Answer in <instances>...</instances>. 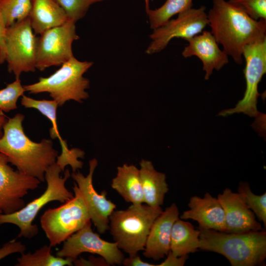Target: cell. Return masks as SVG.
Returning a JSON list of instances; mask_svg holds the SVG:
<instances>
[{"label": "cell", "mask_w": 266, "mask_h": 266, "mask_svg": "<svg viewBox=\"0 0 266 266\" xmlns=\"http://www.w3.org/2000/svg\"><path fill=\"white\" fill-rule=\"evenodd\" d=\"M212 2L207 13L211 33L227 55L240 65L244 47L266 37V20H255L225 0Z\"/></svg>", "instance_id": "cell-1"}, {"label": "cell", "mask_w": 266, "mask_h": 266, "mask_svg": "<svg viewBox=\"0 0 266 266\" xmlns=\"http://www.w3.org/2000/svg\"><path fill=\"white\" fill-rule=\"evenodd\" d=\"M24 116L18 113L3 125L0 153L19 172L43 182L45 172L56 163L58 152L54 149L51 140L44 139L39 143L31 140L24 132Z\"/></svg>", "instance_id": "cell-2"}, {"label": "cell", "mask_w": 266, "mask_h": 266, "mask_svg": "<svg viewBox=\"0 0 266 266\" xmlns=\"http://www.w3.org/2000/svg\"><path fill=\"white\" fill-rule=\"evenodd\" d=\"M200 231V249L219 253L232 266H255L266 258V232L230 233L210 229Z\"/></svg>", "instance_id": "cell-3"}, {"label": "cell", "mask_w": 266, "mask_h": 266, "mask_svg": "<svg viewBox=\"0 0 266 266\" xmlns=\"http://www.w3.org/2000/svg\"><path fill=\"white\" fill-rule=\"evenodd\" d=\"M162 211L161 206L142 204L114 210L109 216V228L120 249L129 256L143 250L151 227Z\"/></svg>", "instance_id": "cell-4"}, {"label": "cell", "mask_w": 266, "mask_h": 266, "mask_svg": "<svg viewBox=\"0 0 266 266\" xmlns=\"http://www.w3.org/2000/svg\"><path fill=\"white\" fill-rule=\"evenodd\" d=\"M93 65L92 62L73 57L49 76L41 77L38 82L23 86L30 94L48 93L59 106L69 100L82 102L89 97L86 90L90 87V80L83 74Z\"/></svg>", "instance_id": "cell-5"}, {"label": "cell", "mask_w": 266, "mask_h": 266, "mask_svg": "<svg viewBox=\"0 0 266 266\" xmlns=\"http://www.w3.org/2000/svg\"><path fill=\"white\" fill-rule=\"evenodd\" d=\"M61 171L56 163L50 166L44 174L47 188L44 193L17 211L9 214L0 213V225L10 223L17 226L20 229L18 237L30 239L36 236L38 228L37 225L33 224V222L39 211L51 201L64 203L74 196L66 187V182L70 177L69 170H66L64 177L60 176Z\"/></svg>", "instance_id": "cell-6"}, {"label": "cell", "mask_w": 266, "mask_h": 266, "mask_svg": "<svg viewBox=\"0 0 266 266\" xmlns=\"http://www.w3.org/2000/svg\"><path fill=\"white\" fill-rule=\"evenodd\" d=\"M74 185L72 199L58 207L47 209L40 217L41 227L51 247L64 242L91 221L83 196L76 183Z\"/></svg>", "instance_id": "cell-7"}, {"label": "cell", "mask_w": 266, "mask_h": 266, "mask_svg": "<svg viewBox=\"0 0 266 266\" xmlns=\"http://www.w3.org/2000/svg\"><path fill=\"white\" fill-rule=\"evenodd\" d=\"M242 56L246 65L244 74L246 87L243 98L233 108L222 110L218 115L227 116L234 113H243L251 117H261L257 109L258 87L266 72V37L246 45Z\"/></svg>", "instance_id": "cell-8"}, {"label": "cell", "mask_w": 266, "mask_h": 266, "mask_svg": "<svg viewBox=\"0 0 266 266\" xmlns=\"http://www.w3.org/2000/svg\"><path fill=\"white\" fill-rule=\"evenodd\" d=\"M37 40L28 17L6 28L5 61L16 78L23 72L35 71Z\"/></svg>", "instance_id": "cell-9"}, {"label": "cell", "mask_w": 266, "mask_h": 266, "mask_svg": "<svg viewBox=\"0 0 266 266\" xmlns=\"http://www.w3.org/2000/svg\"><path fill=\"white\" fill-rule=\"evenodd\" d=\"M75 23L69 20L40 34L37 44L36 68L43 71L52 66H61L74 57L72 45L79 38L76 32Z\"/></svg>", "instance_id": "cell-10"}, {"label": "cell", "mask_w": 266, "mask_h": 266, "mask_svg": "<svg viewBox=\"0 0 266 266\" xmlns=\"http://www.w3.org/2000/svg\"><path fill=\"white\" fill-rule=\"evenodd\" d=\"M206 7L191 8L178 14L161 26L156 28L149 35L151 42L145 53L151 55L163 50L174 38L187 40L201 33L208 25Z\"/></svg>", "instance_id": "cell-11"}, {"label": "cell", "mask_w": 266, "mask_h": 266, "mask_svg": "<svg viewBox=\"0 0 266 266\" xmlns=\"http://www.w3.org/2000/svg\"><path fill=\"white\" fill-rule=\"evenodd\" d=\"M83 253L97 254L103 258L109 266L122 264L125 259L115 242L105 241L93 231L91 221L65 240L62 249L56 255L75 259Z\"/></svg>", "instance_id": "cell-12"}, {"label": "cell", "mask_w": 266, "mask_h": 266, "mask_svg": "<svg viewBox=\"0 0 266 266\" xmlns=\"http://www.w3.org/2000/svg\"><path fill=\"white\" fill-rule=\"evenodd\" d=\"M6 156L0 153V211L9 214L26 204L23 198L30 190L40 183L37 178L14 170L8 164Z\"/></svg>", "instance_id": "cell-13"}, {"label": "cell", "mask_w": 266, "mask_h": 266, "mask_svg": "<svg viewBox=\"0 0 266 266\" xmlns=\"http://www.w3.org/2000/svg\"><path fill=\"white\" fill-rule=\"evenodd\" d=\"M98 161L93 159L89 161V172L85 176L79 171L73 172L72 178L81 192L88 207L91 220L100 233L109 229V216L116 207L115 203L106 198L105 191L100 194L95 190L93 184V176Z\"/></svg>", "instance_id": "cell-14"}, {"label": "cell", "mask_w": 266, "mask_h": 266, "mask_svg": "<svg viewBox=\"0 0 266 266\" xmlns=\"http://www.w3.org/2000/svg\"><path fill=\"white\" fill-rule=\"evenodd\" d=\"M223 208L226 229L225 232L244 233L262 230L254 212L249 208L238 193L225 189L217 197Z\"/></svg>", "instance_id": "cell-15"}, {"label": "cell", "mask_w": 266, "mask_h": 266, "mask_svg": "<svg viewBox=\"0 0 266 266\" xmlns=\"http://www.w3.org/2000/svg\"><path fill=\"white\" fill-rule=\"evenodd\" d=\"M187 40L188 44L182 52L184 58L195 56L202 62L205 72L204 79L208 80L214 69L219 70L229 63L228 55L220 49L211 32L203 31Z\"/></svg>", "instance_id": "cell-16"}, {"label": "cell", "mask_w": 266, "mask_h": 266, "mask_svg": "<svg viewBox=\"0 0 266 266\" xmlns=\"http://www.w3.org/2000/svg\"><path fill=\"white\" fill-rule=\"evenodd\" d=\"M21 103L26 108L36 109L51 122L52 127L49 130L50 136L53 139L57 137L61 146V154L58 156L56 163L62 171H64L65 167L67 165L71 166L73 172L81 168L83 163L78 158H83L84 152L78 148L69 149L66 142L62 139L59 133L57 125L56 111L58 106L57 102L53 100H36L23 95Z\"/></svg>", "instance_id": "cell-17"}, {"label": "cell", "mask_w": 266, "mask_h": 266, "mask_svg": "<svg viewBox=\"0 0 266 266\" xmlns=\"http://www.w3.org/2000/svg\"><path fill=\"white\" fill-rule=\"evenodd\" d=\"M188 205L189 209L183 212L181 219L197 221L199 229L225 232L224 211L217 198L212 197L209 193H206L203 198L193 196Z\"/></svg>", "instance_id": "cell-18"}, {"label": "cell", "mask_w": 266, "mask_h": 266, "mask_svg": "<svg viewBox=\"0 0 266 266\" xmlns=\"http://www.w3.org/2000/svg\"><path fill=\"white\" fill-rule=\"evenodd\" d=\"M179 218V210L174 203L166 207L156 219L147 237L143 255L159 260L166 256L170 251L172 226Z\"/></svg>", "instance_id": "cell-19"}, {"label": "cell", "mask_w": 266, "mask_h": 266, "mask_svg": "<svg viewBox=\"0 0 266 266\" xmlns=\"http://www.w3.org/2000/svg\"><path fill=\"white\" fill-rule=\"evenodd\" d=\"M28 18L34 33L39 35L69 20L55 0H31Z\"/></svg>", "instance_id": "cell-20"}, {"label": "cell", "mask_w": 266, "mask_h": 266, "mask_svg": "<svg viewBox=\"0 0 266 266\" xmlns=\"http://www.w3.org/2000/svg\"><path fill=\"white\" fill-rule=\"evenodd\" d=\"M139 164L144 203L152 207L161 206L168 191L166 174L157 171L150 161L142 160Z\"/></svg>", "instance_id": "cell-21"}, {"label": "cell", "mask_w": 266, "mask_h": 266, "mask_svg": "<svg viewBox=\"0 0 266 266\" xmlns=\"http://www.w3.org/2000/svg\"><path fill=\"white\" fill-rule=\"evenodd\" d=\"M111 186L126 201L135 205L144 203L139 169L135 166H118Z\"/></svg>", "instance_id": "cell-22"}, {"label": "cell", "mask_w": 266, "mask_h": 266, "mask_svg": "<svg viewBox=\"0 0 266 266\" xmlns=\"http://www.w3.org/2000/svg\"><path fill=\"white\" fill-rule=\"evenodd\" d=\"M200 231L190 222L179 218L171 230L170 251L175 256L180 257L198 251L200 246Z\"/></svg>", "instance_id": "cell-23"}, {"label": "cell", "mask_w": 266, "mask_h": 266, "mask_svg": "<svg viewBox=\"0 0 266 266\" xmlns=\"http://www.w3.org/2000/svg\"><path fill=\"white\" fill-rule=\"evenodd\" d=\"M51 247L45 245L33 253H22L17 259L16 266H72L74 259L54 256Z\"/></svg>", "instance_id": "cell-24"}, {"label": "cell", "mask_w": 266, "mask_h": 266, "mask_svg": "<svg viewBox=\"0 0 266 266\" xmlns=\"http://www.w3.org/2000/svg\"><path fill=\"white\" fill-rule=\"evenodd\" d=\"M193 0H166L160 7L146 11L151 29L161 26L173 16L192 8Z\"/></svg>", "instance_id": "cell-25"}, {"label": "cell", "mask_w": 266, "mask_h": 266, "mask_svg": "<svg viewBox=\"0 0 266 266\" xmlns=\"http://www.w3.org/2000/svg\"><path fill=\"white\" fill-rule=\"evenodd\" d=\"M31 0H0V11L6 27L28 17Z\"/></svg>", "instance_id": "cell-26"}, {"label": "cell", "mask_w": 266, "mask_h": 266, "mask_svg": "<svg viewBox=\"0 0 266 266\" xmlns=\"http://www.w3.org/2000/svg\"><path fill=\"white\" fill-rule=\"evenodd\" d=\"M237 193L256 217L266 226V193L261 195L254 194L246 182H240Z\"/></svg>", "instance_id": "cell-27"}, {"label": "cell", "mask_w": 266, "mask_h": 266, "mask_svg": "<svg viewBox=\"0 0 266 266\" xmlns=\"http://www.w3.org/2000/svg\"><path fill=\"white\" fill-rule=\"evenodd\" d=\"M25 90L19 78L0 90V112H7L17 108L19 98L24 95Z\"/></svg>", "instance_id": "cell-28"}, {"label": "cell", "mask_w": 266, "mask_h": 266, "mask_svg": "<svg viewBox=\"0 0 266 266\" xmlns=\"http://www.w3.org/2000/svg\"><path fill=\"white\" fill-rule=\"evenodd\" d=\"M69 20L76 22L83 18L90 7L96 3L109 0H55Z\"/></svg>", "instance_id": "cell-29"}, {"label": "cell", "mask_w": 266, "mask_h": 266, "mask_svg": "<svg viewBox=\"0 0 266 266\" xmlns=\"http://www.w3.org/2000/svg\"><path fill=\"white\" fill-rule=\"evenodd\" d=\"M228 1L255 20H266V0H229Z\"/></svg>", "instance_id": "cell-30"}, {"label": "cell", "mask_w": 266, "mask_h": 266, "mask_svg": "<svg viewBox=\"0 0 266 266\" xmlns=\"http://www.w3.org/2000/svg\"><path fill=\"white\" fill-rule=\"evenodd\" d=\"M26 250L25 245L22 242L15 239L11 240L0 248V260L13 253H24Z\"/></svg>", "instance_id": "cell-31"}, {"label": "cell", "mask_w": 266, "mask_h": 266, "mask_svg": "<svg viewBox=\"0 0 266 266\" xmlns=\"http://www.w3.org/2000/svg\"><path fill=\"white\" fill-rule=\"evenodd\" d=\"M166 256L165 260L160 265H157V266H183L189 258L188 255L180 257L175 256L170 251Z\"/></svg>", "instance_id": "cell-32"}, {"label": "cell", "mask_w": 266, "mask_h": 266, "mask_svg": "<svg viewBox=\"0 0 266 266\" xmlns=\"http://www.w3.org/2000/svg\"><path fill=\"white\" fill-rule=\"evenodd\" d=\"M6 27L0 11V65L5 61V34Z\"/></svg>", "instance_id": "cell-33"}, {"label": "cell", "mask_w": 266, "mask_h": 266, "mask_svg": "<svg viewBox=\"0 0 266 266\" xmlns=\"http://www.w3.org/2000/svg\"><path fill=\"white\" fill-rule=\"evenodd\" d=\"M73 264L75 266H109L105 260L100 257V258L90 257L88 260L83 258L75 259L73 261Z\"/></svg>", "instance_id": "cell-34"}, {"label": "cell", "mask_w": 266, "mask_h": 266, "mask_svg": "<svg viewBox=\"0 0 266 266\" xmlns=\"http://www.w3.org/2000/svg\"><path fill=\"white\" fill-rule=\"evenodd\" d=\"M122 264L125 266H154L155 265L143 262L138 256L136 255L129 256V258L124 259Z\"/></svg>", "instance_id": "cell-35"}, {"label": "cell", "mask_w": 266, "mask_h": 266, "mask_svg": "<svg viewBox=\"0 0 266 266\" xmlns=\"http://www.w3.org/2000/svg\"><path fill=\"white\" fill-rule=\"evenodd\" d=\"M7 120L6 116L2 114V112H0V138L2 136L3 134L2 130H3V125L6 122Z\"/></svg>", "instance_id": "cell-36"}, {"label": "cell", "mask_w": 266, "mask_h": 266, "mask_svg": "<svg viewBox=\"0 0 266 266\" xmlns=\"http://www.w3.org/2000/svg\"><path fill=\"white\" fill-rule=\"evenodd\" d=\"M145 11L150 9V0H144Z\"/></svg>", "instance_id": "cell-37"}, {"label": "cell", "mask_w": 266, "mask_h": 266, "mask_svg": "<svg viewBox=\"0 0 266 266\" xmlns=\"http://www.w3.org/2000/svg\"><path fill=\"white\" fill-rule=\"evenodd\" d=\"M2 213L1 211H0V213Z\"/></svg>", "instance_id": "cell-38"}]
</instances>
